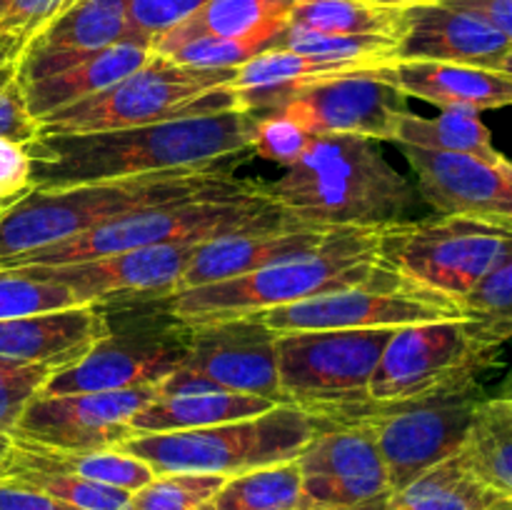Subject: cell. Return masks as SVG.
Instances as JSON below:
<instances>
[{
    "label": "cell",
    "instance_id": "1",
    "mask_svg": "<svg viewBox=\"0 0 512 510\" xmlns=\"http://www.w3.org/2000/svg\"><path fill=\"white\" fill-rule=\"evenodd\" d=\"M253 128L255 115L228 110L105 133L38 135L28 145L30 188L218 168L248 153Z\"/></svg>",
    "mask_w": 512,
    "mask_h": 510
},
{
    "label": "cell",
    "instance_id": "32",
    "mask_svg": "<svg viewBox=\"0 0 512 510\" xmlns=\"http://www.w3.org/2000/svg\"><path fill=\"white\" fill-rule=\"evenodd\" d=\"M198 510H315L303 495L295 460L225 478L218 493Z\"/></svg>",
    "mask_w": 512,
    "mask_h": 510
},
{
    "label": "cell",
    "instance_id": "46",
    "mask_svg": "<svg viewBox=\"0 0 512 510\" xmlns=\"http://www.w3.org/2000/svg\"><path fill=\"white\" fill-rule=\"evenodd\" d=\"M0 510H80L68 503L50 498L43 490L25 485L20 480L0 475Z\"/></svg>",
    "mask_w": 512,
    "mask_h": 510
},
{
    "label": "cell",
    "instance_id": "29",
    "mask_svg": "<svg viewBox=\"0 0 512 510\" xmlns=\"http://www.w3.org/2000/svg\"><path fill=\"white\" fill-rule=\"evenodd\" d=\"M460 455L480 483L512 500V395L480 400Z\"/></svg>",
    "mask_w": 512,
    "mask_h": 510
},
{
    "label": "cell",
    "instance_id": "16",
    "mask_svg": "<svg viewBox=\"0 0 512 510\" xmlns=\"http://www.w3.org/2000/svg\"><path fill=\"white\" fill-rule=\"evenodd\" d=\"M385 68L318 80L295 93L280 113L303 125L313 138L360 135L378 143L393 140L400 118L408 113V95Z\"/></svg>",
    "mask_w": 512,
    "mask_h": 510
},
{
    "label": "cell",
    "instance_id": "35",
    "mask_svg": "<svg viewBox=\"0 0 512 510\" xmlns=\"http://www.w3.org/2000/svg\"><path fill=\"white\" fill-rule=\"evenodd\" d=\"M73 290L40 275L35 268H0V320L50 310L78 308Z\"/></svg>",
    "mask_w": 512,
    "mask_h": 510
},
{
    "label": "cell",
    "instance_id": "3",
    "mask_svg": "<svg viewBox=\"0 0 512 510\" xmlns=\"http://www.w3.org/2000/svg\"><path fill=\"white\" fill-rule=\"evenodd\" d=\"M250 180L225 168L138 175L68 188H28L0 213V268L153 205L233 193Z\"/></svg>",
    "mask_w": 512,
    "mask_h": 510
},
{
    "label": "cell",
    "instance_id": "23",
    "mask_svg": "<svg viewBox=\"0 0 512 510\" xmlns=\"http://www.w3.org/2000/svg\"><path fill=\"white\" fill-rule=\"evenodd\" d=\"M330 233L333 230L293 225V228L278 230H245V233L220 235V238L205 240V243L195 248L193 258H190L188 268H185L173 295L268 268V265L278 263V260L290 258V255L303 253V250L323 243Z\"/></svg>",
    "mask_w": 512,
    "mask_h": 510
},
{
    "label": "cell",
    "instance_id": "31",
    "mask_svg": "<svg viewBox=\"0 0 512 510\" xmlns=\"http://www.w3.org/2000/svg\"><path fill=\"white\" fill-rule=\"evenodd\" d=\"M498 500L500 495L480 483L463 455L455 453L393 493L383 510H488Z\"/></svg>",
    "mask_w": 512,
    "mask_h": 510
},
{
    "label": "cell",
    "instance_id": "36",
    "mask_svg": "<svg viewBox=\"0 0 512 510\" xmlns=\"http://www.w3.org/2000/svg\"><path fill=\"white\" fill-rule=\"evenodd\" d=\"M0 475L20 480L25 485H33V488L43 490L50 498L80 510H130V498H133L130 490L93 483V480L75 478V475L43 473V470L28 468H3Z\"/></svg>",
    "mask_w": 512,
    "mask_h": 510
},
{
    "label": "cell",
    "instance_id": "21",
    "mask_svg": "<svg viewBox=\"0 0 512 510\" xmlns=\"http://www.w3.org/2000/svg\"><path fill=\"white\" fill-rule=\"evenodd\" d=\"M125 38L128 0H78L28 40L18 58L20 85L63 73Z\"/></svg>",
    "mask_w": 512,
    "mask_h": 510
},
{
    "label": "cell",
    "instance_id": "7",
    "mask_svg": "<svg viewBox=\"0 0 512 510\" xmlns=\"http://www.w3.org/2000/svg\"><path fill=\"white\" fill-rule=\"evenodd\" d=\"M235 68H190L153 55L108 90L40 120V135H85L238 110Z\"/></svg>",
    "mask_w": 512,
    "mask_h": 510
},
{
    "label": "cell",
    "instance_id": "27",
    "mask_svg": "<svg viewBox=\"0 0 512 510\" xmlns=\"http://www.w3.org/2000/svg\"><path fill=\"white\" fill-rule=\"evenodd\" d=\"M278 403L260 395L225 393V390H198V393H158L148 405L130 420V433H173V430H195L208 425L233 423L253 418Z\"/></svg>",
    "mask_w": 512,
    "mask_h": 510
},
{
    "label": "cell",
    "instance_id": "33",
    "mask_svg": "<svg viewBox=\"0 0 512 510\" xmlns=\"http://www.w3.org/2000/svg\"><path fill=\"white\" fill-rule=\"evenodd\" d=\"M290 23L333 35H383L400 40L405 8L370 0H298Z\"/></svg>",
    "mask_w": 512,
    "mask_h": 510
},
{
    "label": "cell",
    "instance_id": "47",
    "mask_svg": "<svg viewBox=\"0 0 512 510\" xmlns=\"http://www.w3.org/2000/svg\"><path fill=\"white\" fill-rule=\"evenodd\" d=\"M443 3L483 15L505 38L512 40V0H443Z\"/></svg>",
    "mask_w": 512,
    "mask_h": 510
},
{
    "label": "cell",
    "instance_id": "8",
    "mask_svg": "<svg viewBox=\"0 0 512 510\" xmlns=\"http://www.w3.org/2000/svg\"><path fill=\"white\" fill-rule=\"evenodd\" d=\"M480 375L405 400H368L325 410L313 418L325 423L363 425L380 450L393 493L413 483L425 470L460 453L473 423L475 408L485 398Z\"/></svg>",
    "mask_w": 512,
    "mask_h": 510
},
{
    "label": "cell",
    "instance_id": "4",
    "mask_svg": "<svg viewBox=\"0 0 512 510\" xmlns=\"http://www.w3.org/2000/svg\"><path fill=\"white\" fill-rule=\"evenodd\" d=\"M378 238L380 228H335L323 243L303 253L240 278L168 295L165 303L185 323L198 325L258 315L330 290L375 283L395 273L380 258Z\"/></svg>",
    "mask_w": 512,
    "mask_h": 510
},
{
    "label": "cell",
    "instance_id": "19",
    "mask_svg": "<svg viewBox=\"0 0 512 510\" xmlns=\"http://www.w3.org/2000/svg\"><path fill=\"white\" fill-rule=\"evenodd\" d=\"M403 148L415 175V190L435 213L465 215L512 230L510 160L485 163L473 155Z\"/></svg>",
    "mask_w": 512,
    "mask_h": 510
},
{
    "label": "cell",
    "instance_id": "5",
    "mask_svg": "<svg viewBox=\"0 0 512 510\" xmlns=\"http://www.w3.org/2000/svg\"><path fill=\"white\" fill-rule=\"evenodd\" d=\"M293 225L300 223H295L283 210L275 208L265 198L260 183L250 180L248 188L233 190V193L200 195V198L175 200V203L138 210V213L100 225L90 233L65 240L53 248L25 255L8 268L65 265L78 263V260L118 255L125 250L150 248V245L205 243V240L220 238V235L245 233V230L293 228Z\"/></svg>",
    "mask_w": 512,
    "mask_h": 510
},
{
    "label": "cell",
    "instance_id": "50",
    "mask_svg": "<svg viewBox=\"0 0 512 510\" xmlns=\"http://www.w3.org/2000/svg\"><path fill=\"white\" fill-rule=\"evenodd\" d=\"M370 3H378V5H390V8H410V5H420V3H433V0H370Z\"/></svg>",
    "mask_w": 512,
    "mask_h": 510
},
{
    "label": "cell",
    "instance_id": "26",
    "mask_svg": "<svg viewBox=\"0 0 512 510\" xmlns=\"http://www.w3.org/2000/svg\"><path fill=\"white\" fill-rule=\"evenodd\" d=\"M3 468H28L43 470V473L75 475V478L93 480V483L130 490V493H135V490H140L155 478L153 468L148 463L120 448L60 450L33 443V440L15 438V435L13 450H10Z\"/></svg>",
    "mask_w": 512,
    "mask_h": 510
},
{
    "label": "cell",
    "instance_id": "55",
    "mask_svg": "<svg viewBox=\"0 0 512 510\" xmlns=\"http://www.w3.org/2000/svg\"><path fill=\"white\" fill-rule=\"evenodd\" d=\"M508 168H510V173H512V163H508Z\"/></svg>",
    "mask_w": 512,
    "mask_h": 510
},
{
    "label": "cell",
    "instance_id": "17",
    "mask_svg": "<svg viewBox=\"0 0 512 510\" xmlns=\"http://www.w3.org/2000/svg\"><path fill=\"white\" fill-rule=\"evenodd\" d=\"M155 395L153 385L108 393H38L25 405L13 435L60 450L118 448L133 438V415Z\"/></svg>",
    "mask_w": 512,
    "mask_h": 510
},
{
    "label": "cell",
    "instance_id": "52",
    "mask_svg": "<svg viewBox=\"0 0 512 510\" xmlns=\"http://www.w3.org/2000/svg\"><path fill=\"white\" fill-rule=\"evenodd\" d=\"M488 510H512V500H508V498H500L498 503L490 505Z\"/></svg>",
    "mask_w": 512,
    "mask_h": 510
},
{
    "label": "cell",
    "instance_id": "51",
    "mask_svg": "<svg viewBox=\"0 0 512 510\" xmlns=\"http://www.w3.org/2000/svg\"><path fill=\"white\" fill-rule=\"evenodd\" d=\"M495 395H512V365L508 373H505L503 383H500L498 390H495Z\"/></svg>",
    "mask_w": 512,
    "mask_h": 510
},
{
    "label": "cell",
    "instance_id": "6",
    "mask_svg": "<svg viewBox=\"0 0 512 510\" xmlns=\"http://www.w3.org/2000/svg\"><path fill=\"white\" fill-rule=\"evenodd\" d=\"M105 333L73 365L53 370L40 393H108L153 385L185 363L190 323L170 310L165 298L100 305Z\"/></svg>",
    "mask_w": 512,
    "mask_h": 510
},
{
    "label": "cell",
    "instance_id": "37",
    "mask_svg": "<svg viewBox=\"0 0 512 510\" xmlns=\"http://www.w3.org/2000/svg\"><path fill=\"white\" fill-rule=\"evenodd\" d=\"M463 315L473 320L490 343L500 345L512 340V253L468 298L463 300Z\"/></svg>",
    "mask_w": 512,
    "mask_h": 510
},
{
    "label": "cell",
    "instance_id": "24",
    "mask_svg": "<svg viewBox=\"0 0 512 510\" xmlns=\"http://www.w3.org/2000/svg\"><path fill=\"white\" fill-rule=\"evenodd\" d=\"M385 70L408 98L425 100L443 110L470 108L480 113L512 105V80L503 70L438 60H395Z\"/></svg>",
    "mask_w": 512,
    "mask_h": 510
},
{
    "label": "cell",
    "instance_id": "44",
    "mask_svg": "<svg viewBox=\"0 0 512 510\" xmlns=\"http://www.w3.org/2000/svg\"><path fill=\"white\" fill-rule=\"evenodd\" d=\"M78 0H0V28L30 40Z\"/></svg>",
    "mask_w": 512,
    "mask_h": 510
},
{
    "label": "cell",
    "instance_id": "25",
    "mask_svg": "<svg viewBox=\"0 0 512 510\" xmlns=\"http://www.w3.org/2000/svg\"><path fill=\"white\" fill-rule=\"evenodd\" d=\"M153 55V43L138 38H125L120 43L98 50L90 58L80 60L73 68L63 70V73L48 75V78L23 85L30 115L40 123L43 118L68 108V105L80 103V100L90 98V95L103 93L110 85L128 78L138 68H143Z\"/></svg>",
    "mask_w": 512,
    "mask_h": 510
},
{
    "label": "cell",
    "instance_id": "12",
    "mask_svg": "<svg viewBox=\"0 0 512 510\" xmlns=\"http://www.w3.org/2000/svg\"><path fill=\"white\" fill-rule=\"evenodd\" d=\"M503 348L470 318H445L393 330L370 378V400H405L488 373Z\"/></svg>",
    "mask_w": 512,
    "mask_h": 510
},
{
    "label": "cell",
    "instance_id": "38",
    "mask_svg": "<svg viewBox=\"0 0 512 510\" xmlns=\"http://www.w3.org/2000/svg\"><path fill=\"white\" fill-rule=\"evenodd\" d=\"M223 483V475H155L148 485L135 490L133 498H130V510H198L200 505H205L218 493Z\"/></svg>",
    "mask_w": 512,
    "mask_h": 510
},
{
    "label": "cell",
    "instance_id": "42",
    "mask_svg": "<svg viewBox=\"0 0 512 510\" xmlns=\"http://www.w3.org/2000/svg\"><path fill=\"white\" fill-rule=\"evenodd\" d=\"M40 135V123L30 115L23 85L18 78V60L0 68V138L30 145Z\"/></svg>",
    "mask_w": 512,
    "mask_h": 510
},
{
    "label": "cell",
    "instance_id": "30",
    "mask_svg": "<svg viewBox=\"0 0 512 510\" xmlns=\"http://www.w3.org/2000/svg\"><path fill=\"white\" fill-rule=\"evenodd\" d=\"M395 143L408 148L435 150V153L473 155L485 163H500L503 155L495 150L488 125L480 120L478 110L445 108L435 118L405 113L395 130Z\"/></svg>",
    "mask_w": 512,
    "mask_h": 510
},
{
    "label": "cell",
    "instance_id": "2",
    "mask_svg": "<svg viewBox=\"0 0 512 510\" xmlns=\"http://www.w3.org/2000/svg\"><path fill=\"white\" fill-rule=\"evenodd\" d=\"M265 198L308 228H383L418 203V190L388 163L378 140L360 135L313 138L298 163L273 183Z\"/></svg>",
    "mask_w": 512,
    "mask_h": 510
},
{
    "label": "cell",
    "instance_id": "45",
    "mask_svg": "<svg viewBox=\"0 0 512 510\" xmlns=\"http://www.w3.org/2000/svg\"><path fill=\"white\" fill-rule=\"evenodd\" d=\"M30 170L33 163L28 145L0 138V203L18 198L30 188Z\"/></svg>",
    "mask_w": 512,
    "mask_h": 510
},
{
    "label": "cell",
    "instance_id": "49",
    "mask_svg": "<svg viewBox=\"0 0 512 510\" xmlns=\"http://www.w3.org/2000/svg\"><path fill=\"white\" fill-rule=\"evenodd\" d=\"M10 450H13V433H5V430H0V468H3L5 460H8Z\"/></svg>",
    "mask_w": 512,
    "mask_h": 510
},
{
    "label": "cell",
    "instance_id": "40",
    "mask_svg": "<svg viewBox=\"0 0 512 510\" xmlns=\"http://www.w3.org/2000/svg\"><path fill=\"white\" fill-rule=\"evenodd\" d=\"M310 143H313V135H310L303 125L295 123L293 118L280 113V110L255 115L250 150H253L258 158L290 168V165L298 163V160L303 158V153L308 150Z\"/></svg>",
    "mask_w": 512,
    "mask_h": 510
},
{
    "label": "cell",
    "instance_id": "22",
    "mask_svg": "<svg viewBox=\"0 0 512 510\" xmlns=\"http://www.w3.org/2000/svg\"><path fill=\"white\" fill-rule=\"evenodd\" d=\"M105 333L100 305L0 320V358L60 370L73 365Z\"/></svg>",
    "mask_w": 512,
    "mask_h": 510
},
{
    "label": "cell",
    "instance_id": "34",
    "mask_svg": "<svg viewBox=\"0 0 512 510\" xmlns=\"http://www.w3.org/2000/svg\"><path fill=\"white\" fill-rule=\"evenodd\" d=\"M270 48L293 50L318 60L355 63L363 68H385L395 63L398 40L383 35H333L288 23Z\"/></svg>",
    "mask_w": 512,
    "mask_h": 510
},
{
    "label": "cell",
    "instance_id": "20",
    "mask_svg": "<svg viewBox=\"0 0 512 510\" xmlns=\"http://www.w3.org/2000/svg\"><path fill=\"white\" fill-rule=\"evenodd\" d=\"M510 53L512 40L483 15L433 0L405 8L395 60H438L500 70Z\"/></svg>",
    "mask_w": 512,
    "mask_h": 510
},
{
    "label": "cell",
    "instance_id": "43",
    "mask_svg": "<svg viewBox=\"0 0 512 510\" xmlns=\"http://www.w3.org/2000/svg\"><path fill=\"white\" fill-rule=\"evenodd\" d=\"M208 0H128L130 38L153 43L195 13Z\"/></svg>",
    "mask_w": 512,
    "mask_h": 510
},
{
    "label": "cell",
    "instance_id": "9",
    "mask_svg": "<svg viewBox=\"0 0 512 510\" xmlns=\"http://www.w3.org/2000/svg\"><path fill=\"white\" fill-rule=\"evenodd\" d=\"M318 433V420L298 405L278 403L253 418L173 433L133 435L118 448L165 473L233 475L288 463Z\"/></svg>",
    "mask_w": 512,
    "mask_h": 510
},
{
    "label": "cell",
    "instance_id": "11",
    "mask_svg": "<svg viewBox=\"0 0 512 510\" xmlns=\"http://www.w3.org/2000/svg\"><path fill=\"white\" fill-rule=\"evenodd\" d=\"M393 330H305L278 335L280 398L310 415L368 403L370 378Z\"/></svg>",
    "mask_w": 512,
    "mask_h": 510
},
{
    "label": "cell",
    "instance_id": "14",
    "mask_svg": "<svg viewBox=\"0 0 512 510\" xmlns=\"http://www.w3.org/2000/svg\"><path fill=\"white\" fill-rule=\"evenodd\" d=\"M185 363L160 383L158 393H225L260 395L283 403L278 380V333L265 328L258 315L190 325Z\"/></svg>",
    "mask_w": 512,
    "mask_h": 510
},
{
    "label": "cell",
    "instance_id": "10",
    "mask_svg": "<svg viewBox=\"0 0 512 510\" xmlns=\"http://www.w3.org/2000/svg\"><path fill=\"white\" fill-rule=\"evenodd\" d=\"M378 248L390 270L463 303L512 253V230L465 215H433L383 225Z\"/></svg>",
    "mask_w": 512,
    "mask_h": 510
},
{
    "label": "cell",
    "instance_id": "53",
    "mask_svg": "<svg viewBox=\"0 0 512 510\" xmlns=\"http://www.w3.org/2000/svg\"><path fill=\"white\" fill-rule=\"evenodd\" d=\"M500 70H503V73H505V75H508V78L512 80V53L508 55V58H505V63H503V65H500Z\"/></svg>",
    "mask_w": 512,
    "mask_h": 510
},
{
    "label": "cell",
    "instance_id": "13",
    "mask_svg": "<svg viewBox=\"0 0 512 510\" xmlns=\"http://www.w3.org/2000/svg\"><path fill=\"white\" fill-rule=\"evenodd\" d=\"M258 318L278 335L305 330H398L430 320L463 318V308L448 295L390 273L375 283L330 290L298 303L263 310Z\"/></svg>",
    "mask_w": 512,
    "mask_h": 510
},
{
    "label": "cell",
    "instance_id": "18",
    "mask_svg": "<svg viewBox=\"0 0 512 510\" xmlns=\"http://www.w3.org/2000/svg\"><path fill=\"white\" fill-rule=\"evenodd\" d=\"M200 243H168L125 250L105 258L65 265H25L63 283L85 305H113L130 300L168 298L175 293Z\"/></svg>",
    "mask_w": 512,
    "mask_h": 510
},
{
    "label": "cell",
    "instance_id": "39",
    "mask_svg": "<svg viewBox=\"0 0 512 510\" xmlns=\"http://www.w3.org/2000/svg\"><path fill=\"white\" fill-rule=\"evenodd\" d=\"M278 35L258 33L245 35V38H218V35H198V38L183 40V43L173 45L163 55V58L173 60V63L190 65V68H238L245 60L255 58L258 53L268 50Z\"/></svg>",
    "mask_w": 512,
    "mask_h": 510
},
{
    "label": "cell",
    "instance_id": "48",
    "mask_svg": "<svg viewBox=\"0 0 512 510\" xmlns=\"http://www.w3.org/2000/svg\"><path fill=\"white\" fill-rule=\"evenodd\" d=\"M25 45H28V40L23 35L0 28V68L8 63H15L20 58V53L25 50Z\"/></svg>",
    "mask_w": 512,
    "mask_h": 510
},
{
    "label": "cell",
    "instance_id": "41",
    "mask_svg": "<svg viewBox=\"0 0 512 510\" xmlns=\"http://www.w3.org/2000/svg\"><path fill=\"white\" fill-rule=\"evenodd\" d=\"M53 370L0 358V430L13 433L25 405L40 393Z\"/></svg>",
    "mask_w": 512,
    "mask_h": 510
},
{
    "label": "cell",
    "instance_id": "15",
    "mask_svg": "<svg viewBox=\"0 0 512 510\" xmlns=\"http://www.w3.org/2000/svg\"><path fill=\"white\" fill-rule=\"evenodd\" d=\"M295 463L315 510H383L393 498L378 445L363 425L318 420V433Z\"/></svg>",
    "mask_w": 512,
    "mask_h": 510
},
{
    "label": "cell",
    "instance_id": "54",
    "mask_svg": "<svg viewBox=\"0 0 512 510\" xmlns=\"http://www.w3.org/2000/svg\"><path fill=\"white\" fill-rule=\"evenodd\" d=\"M15 200V198H13ZM13 200H3V203H0V213H3V210H5V205H8V203H13Z\"/></svg>",
    "mask_w": 512,
    "mask_h": 510
},
{
    "label": "cell",
    "instance_id": "28",
    "mask_svg": "<svg viewBox=\"0 0 512 510\" xmlns=\"http://www.w3.org/2000/svg\"><path fill=\"white\" fill-rule=\"evenodd\" d=\"M298 0H208L190 18L153 40L155 53H165L183 40L198 35L218 38H245V35H280L290 23Z\"/></svg>",
    "mask_w": 512,
    "mask_h": 510
}]
</instances>
